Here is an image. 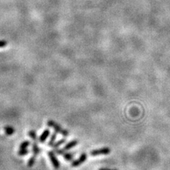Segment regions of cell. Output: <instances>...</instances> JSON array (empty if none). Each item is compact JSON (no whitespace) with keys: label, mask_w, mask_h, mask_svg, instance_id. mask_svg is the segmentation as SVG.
<instances>
[{"label":"cell","mask_w":170,"mask_h":170,"mask_svg":"<svg viewBox=\"0 0 170 170\" xmlns=\"http://www.w3.org/2000/svg\"><path fill=\"white\" fill-rule=\"evenodd\" d=\"M49 135H50L49 129H45L44 131L43 132V133L40 135V138H39V139H38L39 142H40V143H43V142H45V141L46 140V139L48 138Z\"/></svg>","instance_id":"obj_5"},{"label":"cell","mask_w":170,"mask_h":170,"mask_svg":"<svg viewBox=\"0 0 170 170\" xmlns=\"http://www.w3.org/2000/svg\"><path fill=\"white\" fill-rule=\"evenodd\" d=\"M87 154L85 153H82V155L79 156L78 159H75V160L73 161L71 166L73 167H79V165H82V163H84V162L87 160Z\"/></svg>","instance_id":"obj_4"},{"label":"cell","mask_w":170,"mask_h":170,"mask_svg":"<svg viewBox=\"0 0 170 170\" xmlns=\"http://www.w3.org/2000/svg\"><path fill=\"white\" fill-rule=\"evenodd\" d=\"M32 151H33V154H34V155L35 156H37L41 152V150L39 148V147L37 145L36 141H34V143H33V145H32Z\"/></svg>","instance_id":"obj_7"},{"label":"cell","mask_w":170,"mask_h":170,"mask_svg":"<svg viewBox=\"0 0 170 170\" xmlns=\"http://www.w3.org/2000/svg\"><path fill=\"white\" fill-rule=\"evenodd\" d=\"M110 153H111V149L109 147H105L100 149H97V150H92L90 153V155L94 156V157L99 155H109Z\"/></svg>","instance_id":"obj_2"},{"label":"cell","mask_w":170,"mask_h":170,"mask_svg":"<svg viewBox=\"0 0 170 170\" xmlns=\"http://www.w3.org/2000/svg\"><path fill=\"white\" fill-rule=\"evenodd\" d=\"M57 133H58L57 132H55V133H54L52 135H51L50 139L48 145V146H53L54 143H55V140H56V138H57Z\"/></svg>","instance_id":"obj_10"},{"label":"cell","mask_w":170,"mask_h":170,"mask_svg":"<svg viewBox=\"0 0 170 170\" xmlns=\"http://www.w3.org/2000/svg\"><path fill=\"white\" fill-rule=\"evenodd\" d=\"M28 153H29V150H26V149H22V150H19L18 155L19 156H24L28 155Z\"/></svg>","instance_id":"obj_15"},{"label":"cell","mask_w":170,"mask_h":170,"mask_svg":"<svg viewBox=\"0 0 170 170\" xmlns=\"http://www.w3.org/2000/svg\"><path fill=\"white\" fill-rule=\"evenodd\" d=\"M74 156H75V154L73 153H65L63 155L64 159L66 161H72L73 159Z\"/></svg>","instance_id":"obj_9"},{"label":"cell","mask_w":170,"mask_h":170,"mask_svg":"<svg viewBox=\"0 0 170 170\" xmlns=\"http://www.w3.org/2000/svg\"><path fill=\"white\" fill-rule=\"evenodd\" d=\"M99 170H118L116 169H111V168H106V167H103V168H100Z\"/></svg>","instance_id":"obj_17"},{"label":"cell","mask_w":170,"mask_h":170,"mask_svg":"<svg viewBox=\"0 0 170 170\" xmlns=\"http://www.w3.org/2000/svg\"><path fill=\"white\" fill-rule=\"evenodd\" d=\"M28 135H29L30 138H31L33 140H34V141H37V134L35 130H31L28 133Z\"/></svg>","instance_id":"obj_12"},{"label":"cell","mask_w":170,"mask_h":170,"mask_svg":"<svg viewBox=\"0 0 170 170\" xmlns=\"http://www.w3.org/2000/svg\"><path fill=\"white\" fill-rule=\"evenodd\" d=\"M48 155L50 160V162H52L53 167L56 169H59L60 162L59 161H58L56 155H55V153H54L53 151H49L48 152Z\"/></svg>","instance_id":"obj_3"},{"label":"cell","mask_w":170,"mask_h":170,"mask_svg":"<svg viewBox=\"0 0 170 170\" xmlns=\"http://www.w3.org/2000/svg\"><path fill=\"white\" fill-rule=\"evenodd\" d=\"M47 125L49 126V127L52 128L55 130V132H57L58 133L61 134L62 135L65 137H67L69 135V131L66 129H64L63 128H62L60 126L58 123H57L56 122L54 121H52V120H49L47 122Z\"/></svg>","instance_id":"obj_1"},{"label":"cell","mask_w":170,"mask_h":170,"mask_svg":"<svg viewBox=\"0 0 170 170\" xmlns=\"http://www.w3.org/2000/svg\"><path fill=\"white\" fill-rule=\"evenodd\" d=\"M65 141H66L65 139H62V140H60L58 141V142H55V143L53 145L54 150H55V149L58 148V147H59L61 145H62L63 143H65Z\"/></svg>","instance_id":"obj_14"},{"label":"cell","mask_w":170,"mask_h":170,"mask_svg":"<svg viewBox=\"0 0 170 170\" xmlns=\"http://www.w3.org/2000/svg\"><path fill=\"white\" fill-rule=\"evenodd\" d=\"M30 145H31V142L29 140H25L21 143L20 146H19V149L20 150H22V149H26V147H28Z\"/></svg>","instance_id":"obj_13"},{"label":"cell","mask_w":170,"mask_h":170,"mask_svg":"<svg viewBox=\"0 0 170 170\" xmlns=\"http://www.w3.org/2000/svg\"><path fill=\"white\" fill-rule=\"evenodd\" d=\"M7 41H6V40H0V48H4L7 45Z\"/></svg>","instance_id":"obj_16"},{"label":"cell","mask_w":170,"mask_h":170,"mask_svg":"<svg viewBox=\"0 0 170 170\" xmlns=\"http://www.w3.org/2000/svg\"><path fill=\"white\" fill-rule=\"evenodd\" d=\"M4 133L7 134V135H11L15 133V129L13 128V127H11V126H5V127L4 128Z\"/></svg>","instance_id":"obj_8"},{"label":"cell","mask_w":170,"mask_h":170,"mask_svg":"<svg viewBox=\"0 0 170 170\" xmlns=\"http://www.w3.org/2000/svg\"><path fill=\"white\" fill-rule=\"evenodd\" d=\"M77 144H78L77 140H72L70 141V142H69L67 145L65 146L64 148H63L62 150H64V151H67V150H70V149H72L73 147H75Z\"/></svg>","instance_id":"obj_6"},{"label":"cell","mask_w":170,"mask_h":170,"mask_svg":"<svg viewBox=\"0 0 170 170\" xmlns=\"http://www.w3.org/2000/svg\"><path fill=\"white\" fill-rule=\"evenodd\" d=\"M36 159V156L33 155L32 157L28 159V163H27V166H28V167H32L34 165V164H35Z\"/></svg>","instance_id":"obj_11"}]
</instances>
